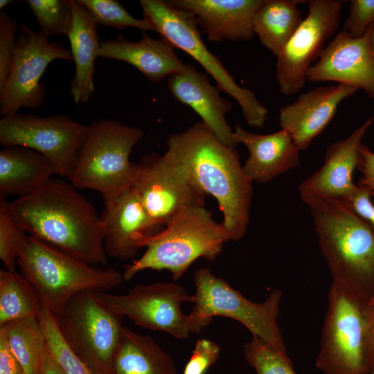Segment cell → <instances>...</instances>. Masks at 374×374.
<instances>
[{"mask_svg": "<svg viewBox=\"0 0 374 374\" xmlns=\"http://www.w3.org/2000/svg\"><path fill=\"white\" fill-rule=\"evenodd\" d=\"M8 209L28 235L90 265H106L100 216L71 183L52 177L8 202Z\"/></svg>", "mask_w": 374, "mask_h": 374, "instance_id": "1", "label": "cell"}, {"mask_svg": "<svg viewBox=\"0 0 374 374\" xmlns=\"http://www.w3.org/2000/svg\"><path fill=\"white\" fill-rule=\"evenodd\" d=\"M166 143L163 156L216 199L231 240H240L249 222L253 182L244 175L238 152L222 143L202 122L169 135Z\"/></svg>", "mask_w": 374, "mask_h": 374, "instance_id": "2", "label": "cell"}, {"mask_svg": "<svg viewBox=\"0 0 374 374\" xmlns=\"http://www.w3.org/2000/svg\"><path fill=\"white\" fill-rule=\"evenodd\" d=\"M301 196L311 212L332 282L370 302L374 296V229L339 199Z\"/></svg>", "mask_w": 374, "mask_h": 374, "instance_id": "3", "label": "cell"}, {"mask_svg": "<svg viewBox=\"0 0 374 374\" xmlns=\"http://www.w3.org/2000/svg\"><path fill=\"white\" fill-rule=\"evenodd\" d=\"M229 240L230 235L222 223L215 221L204 206L188 208L143 242L142 247L146 250L126 266L124 280L145 269L167 270L177 280L198 258L214 260Z\"/></svg>", "mask_w": 374, "mask_h": 374, "instance_id": "4", "label": "cell"}, {"mask_svg": "<svg viewBox=\"0 0 374 374\" xmlns=\"http://www.w3.org/2000/svg\"><path fill=\"white\" fill-rule=\"evenodd\" d=\"M143 131L112 119L87 125L75 164L67 176L77 189L98 192L104 202L132 187L134 162L130 157Z\"/></svg>", "mask_w": 374, "mask_h": 374, "instance_id": "5", "label": "cell"}, {"mask_svg": "<svg viewBox=\"0 0 374 374\" xmlns=\"http://www.w3.org/2000/svg\"><path fill=\"white\" fill-rule=\"evenodd\" d=\"M17 265L52 314L80 292H105L124 281L123 274L114 268L90 265L30 235Z\"/></svg>", "mask_w": 374, "mask_h": 374, "instance_id": "6", "label": "cell"}, {"mask_svg": "<svg viewBox=\"0 0 374 374\" xmlns=\"http://www.w3.org/2000/svg\"><path fill=\"white\" fill-rule=\"evenodd\" d=\"M373 317L369 301L332 282L316 367L323 374H369L368 340Z\"/></svg>", "mask_w": 374, "mask_h": 374, "instance_id": "7", "label": "cell"}, {"mask_svg": "<svg viewBox=\"0 0 374 374\" xmlns=\"http://www.w3.org/2000/svg\"><path fill=\"white\" fill-rule=\"evenodd\" d=\"M144 18L161 35V39L173 48L190 55L216 81L220 91L233 98L239 104L247 123L253 127H262L267 109L249 89L239 86L220 60L211 53L197 28L193 15L172 6L168 1L141 0Z\"/></svg>", "mask_w": 374, "mask_h": 374, "instance_id": "8", "label": "cell"}, {"mask_svg": "<svg viewBox=\"0 0 374 374\" xmlns=\"http://www.w3.org/2000/svg\"><path fill=\"white\" fill-rule=\"evenodd\" d=\"M53 315L61 336L75 355L94 373L109 374L121 337L123 317L107 307L92 291L75 294Z\"/></svg>", "mask_w": 374, "mask_h": 374, "instance_id": "9", "label": "cell"}, {"mask_svg": "<svg viewBox=\"0 0 374 374\" xmlns=\"http://www.w3.org/2000/svg\"><path fill=\"white\" fill-rule=\"evenodd\" d=\"M193 317L210 323L213 317H225L244 325L252 334L271 347L287 351L277 324L280 312V290H274L262 303H254L215 276L210 269L201 268L194 274Z\"/></svg>", "mask_w": 374, "mask_h": 374, "instance_id": "10", "label": "cell"}, {"mask_svg": "<svg viewBox=\"0 0 374 374\" xmlns=\"http://www.w3.org/2000/svg\"><path fill=\"white\" fill-rule=\"evenodd\" d=\"M96 294L107 307L134 324L167 332L179 339H186L190 333H199L206 326L191 314L183 312L182 303H192V296L175 283L137 285L125 294Z\"/></svg>", "mask_w": 374, "mask_h": 374, "instance_id": "11", "label": "cell"}, {"mask_svg": "<svg viewBox=\"0 0 374 374\" xmlns=\"http://www.w3.org/2000/svg\"><path fill=\"white\" fill-rule=\"evenodd\" d=\"M55 60H72L71 51L21 24L17 33L10 71L0 89L1 116L17 114L23 107L37 109L42 105L45 88L41 79L47 66Z\"/></svg>", "mask_w": 374, "mask_h": 374, "instance_id": "12", "label": "cell"}, {"mask_svg": "<svg viewBox=\"0 0 374 374\" xmlns=\"http://www.w3.org/2000/svg\"><path fill=\"white\" fill-rule=\"evenodd\" d=\"M132 188L160 226H166L188 208L204 206L206 195L181 166L155 152L134 163Z\"/></svg>", "mask_w": 374, "mask_h": 374, "instance_id": "13", "label": "cell"}, {"mask_svg": "<svg viewBox=\"0 0 374 374\" xmlns=\"http://www.w3.org/2000/svg\"><path fill=\"white\" fill-rule=\"evenodd\" d=\"M87 125L63 114L43 117L15 114L0 120V144L34 150L50 159L57 175L67 177L72 170Z\"/></svg>", "mask_w": 374, "mask_h": 374, "instance_id": "14", "label": "cell"}, {"mask_svg": "<svg viewBox=\"0 0 374 374\" xmlns=\"http://www.w3.org/2000/svg\"><path fill=\"white\" fill-rule=\"evenodd\" d=\"M307 3V16L277 56L276 80L285 95L302 89L309 69L339 26L341 1L310 0Z\"/></svg>", "mask_w": 374, "mask_h": 374, "instance_id": "15", "label": "cell"}, {"mask_svg": "<svg viewBox=\"0 0 374 374\" xmlns=\"http://www.w3.org/2000/svg\"><path fill=\"white\" fill-rule=\"evenodd\" d=\"M307 80L337 82L362 89L374 99V52L368 31L361 37L339 31L309 69Z\"/></svg>", "mask_w": 374, "mask_h": 374, "instance_id": "16", "label": "cell"}, {"mask_svg": "<svg viewBox=\"0 0 374 374\" xmlns=\"http://www.w3.org/2000/svg\"><path fill=\"white\" fill-rule=\"evenodd\" d=\"M104 204L100 220L107 257L120 260L134 258L143 242L162 230L150 219L132 187Z\"/></svg>", "mask_w": 374, "mask_h": 374, "instance_id": "17", "label": "cell"}, {"mask_svg": "<svg viewBox=\"0 0 374 374\" xmlns=\"http://www.w3.org/2000/svg\"><path fill=\"white\" fill-rule=\"evenodd\" d=\"M357 90L338 84L303 93L280 108V125L290 132L300 150H305L332 121L341 102Z\"/></svg>", "mask_w": 374, "mask_h": 374, "instance_id": "18", "label": "cell"}, {"mask_svg": "<svg viewBox=\"0 0 374 374\" xmlns=\"http://www.w3.org/2000/svg\"><path fill=\"white\" fill-rule=\"evenodd\" d=\"M167 84L175 99L193 109L222 143L232 148L239 144L226 118L232 103L220 96V89L211 84L207 75L189 65L185 71L168 76Z\"/></svg>", "mask_w": 374, "mask_h": 374, "instance_id": "19", "label": "cell"}, {"mask_svg": "<svg viewBox=\"0 0 374 374\" xmlns=\"http://www.w3.org/2000/svg\"><path fill=\"white\" fill-rule=\"evenodd\" d=\"M174 7L193 15L212 42L249 41L253 19L265 0H170Z\"/></svg>", "mask_w": 374, "mask_h": 374, "instance_id": "20", "label": "cell"}, {"mask_svg": "<svg viewBox=\"0 0 374 374\" xmlns=\"http://www.w3.org/2000/svg\"><path fill=\"white\" fill-rule=\"evenodd\" d=\"M373 122L371 117L346 139L330 145L321 168L300 184V194H319L339 199L351 195L357 187L353 175L359 165V149Z\"/></svg>", "mask_w": 374, "mask_h": 374, "instance_id": "21", "label": "cell"}, {"mask_svg": "<svg viewBox=\"0 0 374 374\" xmlns=\"http://www.w3.org/2000/svg\"><path fill=\"white\" fill-rule=\"evenodd\" d=\"M233 131L239 143L244 144L249 152L242 169L252 182L270 181L299 165L301 150L287 130L257 134L235 125Z\"/></svg>", "mask_w": 374, "mask_h": 374, "instance_id": "22", "label": "cell"}, {"mask_svg": "<svg viewBox=\"0 0 374 374\" xmlns=\"http://www.w3.org/2000/svg\"><path fill=\"white\" fill-rule=\"evenodd\" d=\"M98 57L125 62L138 69L149 81L157 82L189 66L163 41L154 39L143 33L137 42L118 35L115 39L100 43Z\"/></svg>", "mask_w": 374, "mask_h": 374, "instance_id": "23", "label": "cell"}, {"mask_svg": "<svg viewBox=\"0 0 374 374\" xmlns=\"http://www.w3.org/2000/svg\"><path fill=\"white\" fill-rule=\"evenodd\" d=\"M72 26L67 35L70 43L75 73L70 93L76 104L87 103L94 92V63L100 46L97 23L79 1L71 0Z\"/></svg>", "mask_w": 374, "mask_h": 374, "instance_id": "24", "label": "cell"}, {"mask_svg": "<svg viewBox=\"0 0 374 374\" xmlns=\"http://www.w3.org/2000/svg\"><path fill=\"white\" fill-rule=\"evenodd\" d=\"M53 175H57L55 166L34 150L12 145L0 150V196L30 195Z\"/></svg>", "mask_w": 374, "mask_h": 374, "instance_id": "25", "label": "cell"}, {"mask_svg": "<svg viewBox=\"0 0 374 374\" xmlns=\"http://www.w3.org/2000/svg\"><path fill=\"white\" fill-rule=\"evenodd\" d=\"M109 374H177L170 355L152 338L123 327Z\"/></svg>", "mask_w": 374, "mask_h": 374, "instance_id": "26", "label": "cell"}, {"mask_svg": "<svg viewBox=\"0 0 374 374\" xmlns=\"http://www.w3.org/2000/svg\"><path fill=\"white\" fill-rule=\"evenodd\" d=\"M300 0H265L253 19V30L260 43L276 57L303 19Z\"/></svg>", "mask_w": 374, "mask_h": 374, "instance_id": "27", "label": "cell"}, {"mask_svg": "<svg viewBox=\"0 0 374 374\" xmlns=\"http://www.w3.org/2000/svg\"><path fill=\"white\" fill-rule=\"evenodd\" d=\"M3 327L10 347L25 374H40L44 356L48 350L45 335L38 318L11 321Z\"/></svg>", "mask_w": 374, "mask_h": 374, "instance_id": "28", "label": "cell"}, {"mask_svg": "<svg viewBox=\"0 0 374 374\" xmlns=\"http://www.w3.org/2000/svg\"><path fill=\"white\" fill-rule=\"evenodd\" d=\"M42 306L37 292L22 274L0 270V326L19 319L37 318Z\"/></svg>", "mask_w": 374, "mask_h": 374, "instance_id": "29", "label": "cell"}, {"mask_svg": "<svg viewBox=\"0 0 374 374\" xmlns=\"http://www.w3.org/2000/svg\"><path fill=\"white\" fill-rule=\"evenodd\" d=\"M37 318L44 330L48 351L64 374H96L66 344L53 314L43 303Z\"/></svg>", "mask_w": 374, "mask_h": 374, "instance_id": "30", "label": "cell"}, {"mask_svg": "<svg viewBox=\"0 0 374 374\" xmlns=\"http://www.w3.org/2000/svg\"><path fill=\"white\" fill-rule=\"evenodd\" d=\"M37 18L39 33L45 37L57 35H68L73 23L71 0H26L25 1Z\"/></svg>", "mask_w": 374, "mask_h": 374, "instance_id": "31", "label": "cell"}, {"mask_svg": "<svg viewBox=\"0 0 374 374\" xmlns=\"http://www.w3.org/2000/svg\"><path fill=\"white\" fill-rule=\"evenodd\" d=\"M244 353L257 374H297L287 351L277 350L257 337L244 344Z\"/></svg>", "mask_w": 374, "mask_h": 374, "instance_id": "32", "label": "cell"}, {"mask_svg": "<svg viewBox=\"0 0 374 374\" xmlns=\"http://www.w3.org/2000/svg\"><path fill=\"white\" fill-rule=\"evenodd\" d=\"M92 19L107 27L123 30L127 27L155 31L154 26L145 19H137L132 16L121 4L116 0H79Z\"/></svg>", "mask_w": 374, "mask_h": 374, "instance_id": "33", "label": "cell"}, {"mask_svg": "<svg viewBox=\"0 0 374 374\" xmlns=\"http://www.w3.org/2000/svg\"><path fill=\"white\" fill-rule=\"evenodd\" d=\"M6 198L0 196V258L6 269L16 271L19 256L28 235L15 222Z\"/></svg>", "mask_w": 374, "mask_h": 374, "instance_id": "34", "label": "cell"}, {"mask_svg": "<svg viewBox=\"0 0 374 374\" xmlns=\"http://www.w3.org/2000/svg\"><path fill=\"white\" fill-rule=\"evenodd\" d=\"M17 23L5 12L0 13V89L8 77L17 33Z\"/></svg>", "mask_w": 374, "mask_h": 374, "instance_id": "35", "label": "cell"}, {"mask_svg": "<svg viewBox=\"0 0 374 374\" xmlns=\"http://www.w3.org/2000/svg\"><path fill=\"white\" fill-rule=\"evenodd\" d=\"M374 24V0L350 1V13L344 30L353 37L364 36Z\"/></svg>", "mask_w": 374, "mask_h": 374, "instance_id": "36", "label": "cell"}, {"mask_svg": "<svg viewBox=\"0 0 374 374\" xmlns=\"http://www.w3.org/2000/svg\"><path fill=\"white\" fill-rule=\"evenodd\" d=\"M220 355V348L215 342L206 339H199L184 367L183 374H206Z\"/></svg>", "mask_w": 374, "mask_h": 374, "instance_id": "37", "label": "cell"}, {"mask_svg": "<svg viewBox=\"0 0 374 374\" xmlns=\"http://www.w3.org/2000/svg\"><path fill=\"white\" fill-rule=\"evenodd\" d=\"M368 191L357 185L355 190L347 197L341 199L358 217L374 229V205Z\"/></svg>", "mask_w": 374, "mask_h": 374, "instance_id": "38", "label": "cell"}, {"mask_svg": "<svg viewBox=\"0 0 374 374\" xmlns=\"http://www.w3.org/2000/svg\"><path fill=\"white\" fill-rule=\"evenodd\" d=\"M359 159L358 169L362 177L358 186L366 189L371 196H374V152L366 145L362 144L359 149Z\"/></svg>", "mask_w": 374, "mask_h": 374, "instance_id": "39", "label": "cell"}, {"mask_svg": "<svg viewBox=\"0 0 374 374\" xmlns=\"http://www.w3.org/2000/svg\"><path fill=\"white\" fill-rule=\"evenodd\" d=\"M0 374H25L19 360L12 351L6 330L0 327Z\"/></svg>", "mask_w": 374, "mask_h": 374, "instance_id": "40", "label": "cell"}, {"mask_svg": "<svg viewBox=\"0 0 374 374\" xmlns=\"http://www.w3.org/2000/svg\"><path fill=\"white\" fill-rule=\"evenodd\" d=\"M40 374H64L60 366L48 351V349L44 356L40 369Z\"/></svg>", "mask_w": 374, "mask_h": 374, "instance_id": "41", "label": "cell"}, {"mask_svg": "<svg viewBox=\"0 0 374 374\" xmlns=\"http://www.w3.org/2000/svg\"><path fill=\"white\" fill-rule=\"evenodd\" d=\"M367 361L371 373L374 371V317L372 320L368 333Z\"/></svg>", "mask_w": 374, "mask_h": 374, "instance_id": "42", "label": "cell"}, {"mask_svg": "<svg viewBox=\"0 0 374 374\" xmlns=\"http://www.w3.org/2000/svg\"><path fill=\"white\" fill-rule=\"evenodd\" d=\"M368 37L371 48L374 52V24L369 28Z\"/></svg>", "mask_w": 374, "mask_h": 374, "instance_id": "43", "label": "cell"}, {"mask_svg": "<svg viewBox=\"0 0 374 374\" xmlns=\"http://www.w3.org/2000/svg\"><path fill=\"white\" fill-rule=\"evenodd\" d=\"M14 1H12V0H1L0 1V10H2L3 8L9 6Z\"/></svg>", "mask_w": 374, "mask_h": 374, "instance_id": "44", "label": "cell"}, {"mask_svg": "<svg viewBox=\"0 0 374 374\" xmlns=\"http://www.w3.org/2000/svg\"><path fill=\"white\" fill-rule=\"evenodd\" d=\"M369 305L374 310V296L371 299V301L369 302Z\"/></svg>", "mask_w": 374, "mask_h": 374, "instance_id": "45", "label": "cell"}, {"mask_svg": "<svg viewBox=\"0 0 374 374\" xmlns=\"http://www.w3.org/2000/svg\"><path fill=\"white\" fill-rule=\"evenodd\" d=\"M369 374H374V371H373V372H371V373H369Z\"/></svg>", "mask_w": 374, "mask_h": 374, "instance_id": "46", "label": "cell"}]
</instances>
